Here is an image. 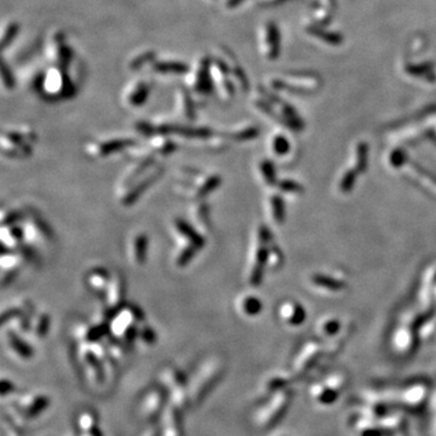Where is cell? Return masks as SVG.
I'll use <instances>...</instances> for the list:
<instances>
[{
  "label": "cell",
  "mask_w": 436,
  "mask_h": 436,
  "mask_svg": "<svg viewBox=\"0 0 436 436\" xmlns=\"http://www.w3.org/2000/svg\"><path fill=\"white\" fill-rule=\"evenodd\" d=\"M222 184V176L216 172H205L195 167H182L180 180L176 182L175 191L189 200H204L217 191Z\"/></svg>",
  "instance_id": "6da1fadb"
},
{
  "label": "cell",
  "mask_w": 436,
  "mask_h": 436,
  "mask_svg": "<svg viewBox=\"0 0 436 436\" xmlns=\"http://www.w3.org/2000/svg\"><path fill=\"white\" fill-rule=\"evenodd\" d=\"M225 372V363L222 357L212 356L206 359L189 381L191 404L200 405L207 395L215 389Z\"/></svg>",
  "instance_id": "7a4b0ae2"
},
{
  "label": "cell",
  "mask_w": 436,
  "mask_h": 436,
  "mask_svg": "<svg viewBox=\"0 0 436 436\" xmlns=\"http://www.w3.org/2000/svg\"><path fill=\"white\" fill-rule=\"evenodd\" d=\"M77 357L78 363L91 383L94 385L104 383L108 377L106 364L110 356L108 355L103 342L79 343L77 348Z\"/></svg>",
  "instance_id": "3957f363"
},
{
  "label": "cell",
  "mask_w": 436,
  "mask_h": 436,
  "mask_svg": "<svg viewBox=\"0 0 436 436\" xmlns=\"http://www.w3.org/2000/svg\"><path fill=\"white\" fill-rule=\"evenodd\" d=\"M144 321V313L137 306L126 303L111 317L109 323L110 333L128 347H132L138 338L140 326Z\"/></svg>",
  "instance_id": "277c9868"
},
{
  "label": "cell",
  "mask_w": 436,
  "mask_h": 436,
  "mask_svg": "<svg viewBox=\"0 0 436 436\" xmlns=\"http://www.w3.org/2000/svg\"><path fill=\"white\" fill-rule=\"evenodd\" d=\"M431 395V382L425 377H413L396 390V400L397 405L405 410L418 412L427 407Z\"/></svg>",
  "instance_id": "5b68a950"
},
{
  "label": "cell",
  "mask_w": 436,
  "mask_h": 436,
  "mask_svg": "<svg viewBox=\"0 0 436 436\" xmlns=\"http://www.w3.org/2000/svg\"><path fill=\"white\" fill-rule=\"evenodd\" d=\"M272 240L273 236L266 225H258L257 227L248 274V281L253 287L259 286L262 282L263 274H264V269L267 268V263H268L269 249Z\"/></svg>",
  "instance_id": "8992f818"
},
{
  "label": "cell",
  "mask_w": 436,
  "mask_h": 436,
  "mask_svg": "<svg viewBox=\"0 0 436 436\" xmlns=\"http://www.w3.org/2000/svg\"><path fill=\"white\" fill-rule=\"evenodd\" d=\"M35 142L36 134L30 127L8 128L3 131L0 138L2 153L11 159L28 158Z\"/></svg>",
  "instance_id": "52a82bcc"
},
{
  "label": "cell",
  "mask_w": 436,
  "mask_h": 436,
  "mask_svg": "<svg viewBox=\"0 0 436 436\" xmlns=\"http://www.w3.org/2000/svg\"><path fill=\"white\" fill-rule=\"evenodd\" d=\"M292 389L281 390L268 397V401L257 410L255 423L261 429H269L279 423L285 417L292 401Z\"/></svg>",
  "instance_id": "ba28073f"
},
{
  "label": "cell",
  "mask_w": 436,
  "mask_h": 436,
  "mask_svg": "<svg viewBox=\"0 0 436 436\" xmlns=\"http://www.w3.org/2000/svg\"><path fill=\"white\" fill-rule=\"evenodd\" d=\"M161 385L167 390L170 402L185 411L191 406L189 397V381L184 372L176 366H166L160 372Z\"/></svg>",
  "instance_id": "9c48e42d"
},
{
  "label": "cell",
  "mask_w": 436,
  "mask_h": 436,
  "mask_svg": "<svg viewBox=\"0 0 436 436\" xmlns=\"http://www.w3.org/2000/svg\"><path fill=\"white\" fill-rule=\"evenodd\" d=\"M25 244L34 250L45 248L53 240V231L50 224L36 212H25L21 223Z\"/></svg>",
  "instance_id": "30bf717a"
},
{
  "label": "cell",
  "mask_w": 436,
  "mask_h": 436,
  "mask_svg": "<svg viewBox=\"0 0 436 436\" xmlns=\"http://www.w3.org/2000/svg\"><path fill=\"white\" fill-rule=\"evenodd\" d=\"M347 380L342 373H333L325 381L316 382L309 387L312 400L321 407H329L336 404L346 387Z\"/></svg>",
  "instance_id": "8fae6325"
},
{
  "label": "cell",
  "mask_w": 436,
  "mask_h": 436,
  "mask_svg": "<svg viewBox=\"0 0 436 436\" xmlns=\"http://www.w3.org/2000/svg\"><path fill=\"white\" fill-rule=\"evenodd\" d=\"M164 174V167L160 164H155L153 167L144 172L141 177H138L132 184L128 185L125 191L118 194L119 202L124 207H130L136 204L142 198V195L149 189L151 185L157 183Z\"/></svg>",
  "instance_id": "7c38bea8"
},
{
  "label": "cell",
  "mask_w": 436,
  "mask_h": 436,
  "mask_svg": "<svg viewBox=\"0 0 436 436\" xmlns=\"http://www.w3.org/2000/svg\"><path fill=\"white\" fill-rule=\"evenodd\" d=\"M177 150V144L166 135H154L147 138L142 144H135L126 150L130 158H155L167 157Z\"/></svg>",
  "instance_id": "4fadbf2b"
},
{
  "label": "cell",
  "mask_w": 436,
  "mask_h": 436,
  "mask_svg": "<svg viewBox=\"0 0 436 436\" xmlns=\"http://www.w3.org/2000/svg\"><path fill=\"white\" fill-rule=\"evenodd\" d=\"M187 85L191 92L199 97H207L214 92L215 82L212 78L211 57H202L195 66L194 70L189 73Z\"/></svg>",
  "instance_id": "5bb4252c"
},
{
  "label": "cell",
  "mask_w": 436,
  "mask_h": 436,
  "mask_svg": "<svg viewBox=\"0 0 436 436\" xmlns=\"http://www.w3.org/2000/svg\"><path fill=\"white\" fill-rule=\"evenodd\" d=\"M168 402H170V397H168L167 390L163 385L151 388L143 395L141 400V415L148 422L161 419Z\"/></svg>",
  "instance_id": "9a60e30c"
},
{
  "label": "cell",
  "mask_w": 436,
  "mask_h": 436,
  "mask_svg": "<svg viewBox=\"0 0 436 436\" xmlns=\"http://www.w3.org/2000/svg\"><path fill=\"white\" fill-rule=\"evenodd\" d=\"M137 142L131 137H110L104 140H94L85 143V153L91 158L103 159L110 157L111 154L127 150Z\"/></svg>",
  "instance_id": "2e32d148"
},
{
  "label": "cell",
  "mask_w": 436,
  "mask_h": 436,
  "mask_svg": "<svg viewBox=\"0 0 436 436\" xmlns=\"http://www.w3.org/2000/svg\"><path fill=\"white\" fill-rule=\"evenodd\" d=\"M50 397L42 393H28L13 401L10 407L26 422L38 418L50 406Z\"/></svg>",
  "instance_id": "e0dca14e"
},
{
  "label": "cell",
  "mask_w": 436,
  "mask_h": 436,
  "mask_svg": "<svg viewBox=\"0 0 436 436\" xmlns=\"http://www.w3.org/2000/svg\"><path fill=\"white\" fill-rule=\"evenodd\" d=\"M171 231L174 233L177 245L194 246L199 250L206 245V236L201 234L188 219L176 217L171 222Z\"/></svg>",
  "instance_id": "ac0fdd59"
},
{
  "label": "cell",
  "mask_w": 436,
  "mask_h": 436,
  "mask_svg": "<svg viewBox=\"0 0 436 436\" xmlns=\"http://www.w3.org/2000/svg\"><path fill=\"white\" fill-rule=\"evenodd\" d=\"M74 334H75L78 343H99L103 342L109 336L110 327L109 324L94 320L91 324L82 323L77 325L75 330H74Z\"/></svg>",
  "instance_id": "d6986e66"
},
{
  "label": "cell",
  "mask_w": 436,
  "mask_h": 436,
  "mask_svg": "<svg viewBox=\"0 0 436 436\" xmlns=\"http://www.w3.org/2000/svg\"><path fill=\"white\" fill-rule=\"evenodd\" d=\"M321 354V348L317 343L310 342L307 343L302 348L296 359L293 360L292 364V372L293 377L298 378L306 376L309 371L313 370L314 365L319 360Z\"/></svg>",
  "instance_id": "ffe728a7"
},
{
  "label": "cell",
  "mask_w": 436,
  "mask_h": 436,
  "mask_svg": "<svg viewBox=\"0 0 436 436\" xmlns=\"http://www.w3.org/2000/svg\"><path fill=\"white\" fill-rule=\"evenodd\" d=\"M188 221L205 236H207L211 233V208H210V205L206 201V199L193 201L188 211Z\"/></svg>",
  "instance_id": "44dd1931"
},
{
  "label": "cell",
  "mask_w": 436,
  "mask_h": 436,
  "mask_svg": "<svg viewBox=\"0 0 436 436\" xmlns=\"http://www.w3.org/2000/svg\"><path fill=\"white\" fill-rule=\"evenodd\" d=\"M3 338H4V343L8 350L18 360L28 361L34 355L33 347L27 340L23 339L22 334L16 332V331L8 329V327L3 329Z\"/></svg>",
  "instance_id": "7402d4cb"
},
{
  "label": "cell",
  "mask_w": 436,
  "mask_h": 436,
  "mask_svg": "<svg viewBox=\"0 0 436 436\" xmlns=\"http://www.w3.org/2000/svg\"><path fill=\"white\" fill-rule=\"evenodd\" d=\"M27 262L20 251L2 252L0 266H2V286L6 287L18 275L23 263Z\"/></svg>",
  "instance_id": "603a6c76"
},
{
  "label": "cell",
  "mask_w": 436,
  "mask_h": 436,
  "mask_svg": "<svg viewBox=\"0 0 436 436\" xmlns=\"http://www.w3.org/2000/svg\"><path fill=\"white\" fill-rule=\"evenodd\" d=\"M161 436H184L183 411L168 402L161 417Z\"/></svg>",
  "instance_id": "cb8c5ba5"
},
{
  "label": "cell",
  "mask_w": 436,
  "mask_h": 436,
  "mask_svg": "<svg viewBox=\"0 0 436 436\" xmlns=\"http://www.w3.org/2000/svg\"><path fill=\"white\" fill-rule=\"evenodd\" d=\"M134 164H131L126 170L124 171V174L119 178L118 182V194L120 192H123L126 189L128 185H131L138 177H141L144 172H147L149 168L154 166L155 164H158L157 159L155 158H141V159H134Z\"/></svg>",
  "instance_id": "d4e9b609"
},
{
  "label": "cell",
  "mask_w": 436,
  "mask_h": 436,
  "mask_svg": "<svg viewBox=\"0 0 436 436\" xmlns=\"http://www.w3.org/2000/svg\"><path fill=\"white\" fill-rule=\"evenodd\" d=\"M110 278L111 272L109 270L103 268V267H93L86 272L84 281H85V286L90 292H92L93 295L102 299L107 287L109 285Z\"/></svg>",
  "instance_id": "484cf974"
},
{
  "label": "cell",
  "mask_w": 436,
  "mask_h": 436,
  "mask_svg": "<svg viewBox=\"0 0 436 436\" xmlns=\"http://www.w3.org/2000/svg\"><path fill=\"white\" fill-rule=\"evenodd\" d=\"M149 251V236L144 232H137L131 236L128 244V257L136 267H143L147 263Z\"/></svg>",
  "instance_id": "4316f807"
},
{
  "label": "cell",
  "mask_w": 436,
  "mask_h": 436,
  "mask_svg": "<svg viewBox=\"0 0 436 436\" xmlns=\"http://www.w3.org/2000/svg\"><path fill=\"white\" fill-rule=\"evenodd\" d=\"M3 252L5 251H18L25 245V236L21 224L2 225L0 231Z\"/></svg>",
  "instance_id": "83f0119b"
},
{
  "label": "cell",
  "mask_w": 436,
  "mask_h": 436,
  "mask_svg": "<svg viewBox=\"0 0 436 436\" xmlns=\"http://www.w3.org/2000/svg\"><path fill=\"white\" fill-rule=\"evenodd\" d=\"M351 425L357 436H384L385 434L378 421L363 417L357 413L351 422Z\"/></svg>",
  "instance_id": "f1b7e54d"
},
{
  "label": "cell",
  "mask_w": 436,
  "mask_h": 436,
  "mask_svg": "<svg viewBox=\"0 0 436 436\" xmlns=\"http://www.w3.org/2000/svg\"><path fill=\"white\" fill-rule=\"evenodd\" d=\"M378 423L383 429L385 434L390 432V434H400L404 430V428H406L408 424L407 415L401 411H393L391 413L385 415L384 418H382L378 421Z\"/></svg>",
  "instance_id": "f546056e"
},
{
  "label": "cell",
  "mask_w": 436,
  "mask_h": 436,
  "mask_svg": "<svg viewBox=\"0 0 436 436\" xmlns=\"http://www.w3.org/2000/svg\"><path fill=\"white\" fill-rule=\"evenodd\" d=\"M150 93V86L144 82H137L128 89L125 94V101L127 106L132 108H138L147 102Z\"/></svg>",
  "instance_id": "4dcf8cb0"
},
{
  "label": "cell",
  "mask_w": 436,
  "mask_h": 436,
  "mask_svg": "<svg viewBox=\"0 0 436 436\" xmlns=\"http://www.w3.org/2000/svg\"><path fill=\"white\" fill-rule=\"evenodd\" d=\"M291 385H292V377L283 373H274L264 381L262 385V391L266 396H272L279 391L289 389Z\"/></svg>",
  "instance_id": "1f68e13d"
},
{
  "label": "cell",
  "mask_w": 436,
  "mask_h": 436,
  "mask_svg": "<svg viewBox=\"0 0 436 436\" xmlns=\"http://www.w3.org/2000/svg\"><path fill=\"white\" fill-rule=\"evenodd\" d=\"M236 308L239 313L246 317H253L262 312L263 304L258 297L252 293L241 295L236 300Z\"/></svg>",
  "instance_id": "d6a6232c"
},
{
  "label": "cell",
  "mask_w": 436,
  "mask_h": 436,
  "mask_svg": "<svg viewBox=\"0 0 436 436\" xmlns=\"http://www.w3.org/2000/svg\"><path fill=\"white\" fill-rule=\"evenodd\" d=\"M178 111L183 119L187 121L195 120L197 117V104L193 99L192 92L187 89H180L177 93Z\"/></svg>",
  "instance_id": "836d02e7"
},
{
  "label": "cell",
  "mask_w": 436,
  "mask_h": 436,
  "mask_svg": "<svg viewBox=\"0 0 436 436\" xmlns=\"http://www.w3.org/2000/svg\"><path fill=\"white\" fill-rule=\"evenodd\" d=\"M417 336L412 332L411 329H402L396 333L394 338V348L401 355H410L415 350Z\"/></svg>",
  "instance_id": "e575fe53"
},
{
  "label": "cell",
  "mask_w": 436,
  "mask_h": 436,
  "mask_svg": "<svg viewBox=\"0 0 436 436\" xmlns=\"http://www.w3.org/2000/svg\"><path fill=\"white\" fill-rule=\"evenodd\" d=\"M279 313L280 317L291 326L300 325V324H303L304 317H306V313H304L302 307L295 302L283 303L280 307Z\"/></svg>",
  "instance_id": "d590c367"
},
{
  "label": "cell",
  "mask_w": 436,
  "mask_h": 436,
  "mask_svg": "<svg viewBox=\"0 0 436 436\" xmlns=\"http://www.w3.org/2000/svg\"><path fill=\"white\" fill-rule=\"evenodd\" d=\"M104 347H106L107 353L111 357V360L116 361L117 364H119L121 360L126 356L128 350L131 347H128L127 344H125L123 340L118 339L117 337H114L113 334H109L106 339L103 340Z\"/></svg>",
  "instance_id": "8d00e7d4"
},
{
  "label": "cell",
  "mask_w": 436,
  "mask_h": 436,
  "mask_svg": "<svg viewBox=\"0 0 436 436\" xmlns=\"http://www.w3.org/2000/svg\"><path fill=\"white\" fill-rule=\"evenodd\" d=\"M51 326V317L46 312H35L32 319L30 332L38 339H44L47 336Z\"/></svg>",
  "instance_id": "74e56055"
},
{
  "label": "cell",
  "mask_w": 436,
  "mask_h": 436,
  "mask_svg": "<svg viewBox=\"0 0 436 436\" xmlns=\"http://www.w3.org/2000/svg\"><path fill=\"white\" fill-rule=\"evenodd\" d=\"M154 72L161 74H185L189 73V66L180 61H154L151 63Z\"/></svg>",
  "instance_id": "f35d334b"
},
{
  "label": "cell",
  "mask_w": 436,
  "mask_h": 436,
  "mask_svg": "<svg viewBox=\"0 0 436 436\" xmlns=\"http://www.w3.org/2000/svg\"><path fill=\"white\" fill-rule=\"evenodd\" d=\"M77 428L78 431H79V435L99 429V418H97L96 413H93L90 410L83 411L77 418Z\"/></svg>",
  "instance_id": "ab89813d"
},
{
  "label": "cell",
  "mask_w": 436,
  "mask_h": 436,
  "mask_svg": "<svg viewBox=\"0 0 436 436\" xmlns=\"http://www.w3.org/2000/svg\"><path fill=\"white\" fill-rule=\"evenodd\" d=\"M229 138V141H235V142H245L253 140L258 135V130L252 125H242V126H236L232 128L228 132H224Z\"/></svg>",
  "instance_id": "60d3db41"
},
{
  "label": "cell",
  "mask_w": 436,
  "mask_h": 436,
  "mask_svg": "<svg viewBox=\"0 0 436 436\" xmlns=\"http://www.w3.org/2000/svg\"><path fill=\"white\" fill-rule=\"evenodd\" d=\"M267 202H268L270 218H272L276 224H281L283 217H285V207H283V201L281 197H279L278 194H272L267 199Z\"/></svg>",
  "instance_id": "b9f144b4"
},
{
  "label": "cell",
  "mask_w": 436,
  "mask_h": 436,
  "mask_svg": "<svg viewBox=\"0 0 436 436\" xmlns=\"http://www.w3.org/2000/svg\"><path fill=\"white\" fill-rule=\"evenodd\" d=\"M201 142L204 143L205 149L214 151V153H219V151L225 150L229 145V138L227 137V135L223 132H215L212 136H210Z\"/></svg>",
  "instance_id": "7bdbcfd3"
},
{
  "label": "cell",
  "mask_w": 436,
  "mask_h": 436,
  "mask_svg": "<svg viewBox=\"0 0 436 436\" xmlns=\"http://www.w3.org/2000/svg\"><path fill=\"white\" fill-rule=\"evenodd\" d=\"M257 170H258L259 177L262 178V181L264 182L267 185H275L276 182V176H275V168L272 161L263 159L257 165Z\"/></svg>",
  "instance_id": "ee69618b"
},
{
  "label": "cell",
  "mask_w": 436,
  "mask_h": 436,
  "mask_svg": "<svg viewBox=\"0 0 436 436\" xmlns=\"http://www.w3.org/2000/svg\"><path fill=\"white\" fill-rule=\"evenodd\" d=\"M137 339L140 340V342L143 344V346H148V347L154 346V344L157 343V339H158L157 331H155L153 327L149 325V324H147L144 321V323L140 326V330H138V338H137Z\"/></svg>",
  "instance_id": "f6af8a7d"
},
{
  "label": "cell",
  "mask_w": 436,
  "mask_h": 436,
  "mask_svg": "<svg viewBox=\"0 0 436 436\" xmlns=\"http://www.w3.org/2000/svg\"><path fill=\"white\" fill-rule=\"evenodd\" d=\"M23 218H25V212L17 211L12 208H4L2 211V225H11V224H21Z\"/></svg>",
  "instance_id": "bcb514c9"
},
{
  "label": "cell",
  "mask_w": 436,
  "mask_h": 436,
  "mask_svg": "<svg viewBox=\"0 0 436 436\" xmlns=\"http://www.w3.org/2000/svg\"><path fill=\"white\" fill-rule=\"evenodd\" d=\"M20 32V26L17 22H10L8 26L5 27L4 32L2 35V49L5 50L10 44L13 42V39L16 38Z\"/></svg>",
  "instance_id": "7dc6e473"
},
{
  "label": "cell",
  "mask_w": 436,
  "mask_h": 436,
  "mask_svg": "<svg viewBox=\"0 0 436 436\" xmlns=\"http://www.w3.org/2000/svg\"><path fill=\"white\" fill-rule=\"evenodd\" d=\"M289 142L286 141L285 137L278 136L273 137L272 141H270V149L274 154L276 155V157H282V155H285L287 151H289Z\"/></svg>",
  "instance_id": "c3c4849f"
},
{
  "label": "cell",
  "mask_w": 436,
  "mask_h": 436,
  "mask_svg": "<svg viewBox=\"0 0 436 436\" xmlns=\"http://www.w3.org/2000/svg\"><path fill=\"white\" fill-rule=\"evenodd\" d=\"M155 60V52L154 51H145L142 52L140 55L135 57V59L130 62V68L132 70H137L142 68L145 63L154 62Z\"/></svg>",
  "instance_id": "681fc988"
},
{
  "label": "cell",
  "mask_w": 436,
  "mask_h": 436,
  "mask_svg": "<svg viewBox=\"0 0 436 436\" xmlns=\"http://www.w3.org/2000/svg\"><path fill=\"white\" fill-rule=\"evenodd\" d=\"M282 253L276 246L270 245L269 249V256H268V263H267V268L269 269H278L280 266L282 264Z\"/></svg>",
  "instance_id": "f907efd6"
},
{
  "label": "cell",
  "mask_w": 436,
  "mask_h": 436,
  "mask_svg": "<svg viewBox=\"0 0 436 436\" xmlns=\"http://www.w3.org/2000/svg\"><path fill=\"white\" fill-rule=\"evenodd\" d=\"M339 329H340V324L336 320L330 319L325 321L324 324H321L319 331L324 337H333L338 333Z\"/></svg>",
  "instance_id": "816d5d0a"
},
{
  "label": "cell",
  "mask_w": 436,
  "mask_h": 436,
  "mask_svg": "<svg viewBox=\"0 0 436 436\" xmlns=\"http://www.w3.org/2000/svg\"><path fill=\"white\" fill-rule=\"evenodd\" d=\"M313 282L315 283L316 286L326 287V289H330V290H340V287H342V283L338 282L337 280L326 278V276H323V275L314 276Z\"/></svg>",
  "instance_id": "f5cc1de1"
},
{
  "label": "cell",
  "mask_w": 436,
  "mask_h": 436,
  "mask_svg": "<svg viewBox=\"0 0 436 436\" xmlns=\"http://www.w3.org/2000/svg\"><path fill=\"white\" fill-rule=\"evenodd\" d=\"M2 78H3V83H4L6 89L12 90L13 87H15V85H16L15 77H13L11 69L9 68L5 61H3V63H2Z\"/></svg>",
  "instance_id": "db71d44e"
},
{
  "label": "cell",
  "mask_w": 436,
  "mask_h": 436,
  "mask_svg": "<svg viewBox=\"0 0 436 436\" xmlns=\"http://www.w3.org/2000/svg\"><path fill=\"white\" fill-rule=\"evenodd\" d=\"M0 385H2V396L4 399L6 396H9V395H12L16 391L15 383L5 377L2 378V384Z\"/></svg>",
  "instance_id": "11a10c76"
},
{
  "label": "cell",
  "mask_w": 436,
  "mask_h": 436,
  "mask_svg": "<svg viewBox=\"0 0 436 436\" xmlns=\"http://www.w3.org/2000/svg\"><path fill=\"white\" fill-rule=\"evenodd\" d=\"M430 406H431V428H432V434L436 436V391H432L431 399H430Z\"/></svg>",
  "instance_id": "9f6ffc18"
},
{
  "label": "cell",
  "mask_w": 436,
  "mask_h": 436,
  "mask_svg": "<svg viewBox=\"0 0 436 436\" xmlns=\"http://www.w3.org/2000/svg\"><path fill=\"white\" fill-rule=\"evenodd\" d=\"M279 189H280V191H282V192L289 193V192H298L299 189H300V187L297 183H295V182L282 181V182H280Z\"/></svg>",
  "instance_id": "6f0895ef"
},
{
  "label": "cell",
  "mask_w": 436,
  "mask_h": 436,
  "mask_svg": "<svg viewBox=\"0 0 436 436\" xmlns=\"http://www.w3.org/2000/svg\"><path fill=\"white\" fill-rule=\"evenodd\" d=\"M79 436H103V432L101 429H96V430L89 431V432H84V434H80Z\"/></svg>",
  "instance_id": "680465c9"
},
{
  "label": "cell",
  "mask_w": 436,
  "mask_h": 436,
  "mask_svg": "<svg viewBox=\"0 0 436 436\" xmlns=\"http://www.w3.org/2000/svg\"><path fill=\"white\" fill-rule=\"evenodd\" d=\"M143 436H161V431L160 430H149L147 431Z\"/></svg>",
  "instance_id": "91938a15"
},
{
  "label": "cell",
  "mask_w": 436,
  "mask_h": 436,
  "mask_svg": "<svg viewBox=\"0 0 436 436\" xmlns=\"http://www.w3.org/2000/svg\"><path fill=\"white\" fill-rule=\"evenodd\" d=\"M396 436H406L404 434V432H400V434H396Z\"/></svg>",
  "instance_id": "94428289"
},
{
  "label": "cell",
  "mask_w": 436,
  "mask_h": 436,
  "mask_svg": "<svg viewBox=\"0 0 436 436\" xmlns=\"http://www.w3.org/2000/svg\"><path fill=\"white\" fill-rule=\"evenodd\" d=\"M276 436H286V435H276Z\"/></svg>",
  "instance_id": "6125c7cd"
}]
</instances>
